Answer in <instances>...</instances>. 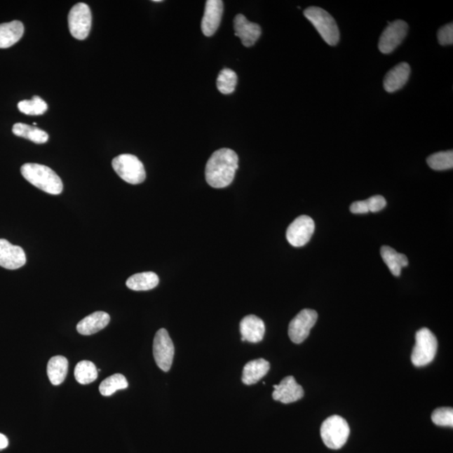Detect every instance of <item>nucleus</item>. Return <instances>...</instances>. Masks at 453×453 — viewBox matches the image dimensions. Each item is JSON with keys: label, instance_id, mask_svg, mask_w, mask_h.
Returning <instances> with one entry per match:
<instances>
[{"label": "nucleus", "instance_id": "nucleus-1", "mask_svg": "<svg viewBox=\"0 0 453 453\" xmlns=\"http://www.w3.org/2000/svg\"><path fill=\"white\" fill-rule=\"evenodd\" d=\"M238 168L237 154L233 149H220L209 158L205 170V177L209 186L224 188L233 182Z\"/></svg>", "mask_w": 453, "mask_h": 453}, {"label": "nucleus", "instance_id": "nucleus-2", "mask_svg": "<svg viewBox=\"0 0 453 453\" xmlns=\"http://www.w3.org/2000/svg\"><path fill=\"white\" fill-rule=\"evenodd\" d=\"M20 172L25 180L46 194L51 195L62 194L63 183L61 178L48 166L27 163L21 166Z\"/></svg>", "mask_w": 453, "mask_h": 453}, {"label": "nucleus", "instance_id": "nucleus-3", "mask_svg": "<svg viewBox=\"0 0 453 453\" xmlns=\"http://www.w3.org/2000/svg\"><path fill=\"white\" fill-rule=\"evenodd\" d=\"M306 18L314 25L328 45L336 46L340 39L339 29L333 17L319 7H309L304 11Z\"/></svg>", "mask_w": 453, "mask_h": 453}, {"label": "nucleus", "instance_id": "nucleus-4", "mask_svg": "<svg viewBox=\"0 0 453 453\" xmlns=\"http://www.w3.org/2000/svg\"><path fill=\"white\" fill-rule=\"evenodd\" d=\"M350 428L344 418L334 414L328 417L320 426V438L328 448L340 449L347 442Z\"/></svg>", "mask_w": 453, "mask_h": 453}, {"label": "nucleus", "instance_id": "nucleus-5", "mask_svg": "<svg viewBox=\"0 0 453 453\" xmlns=\"http://www.w3.org/2000/svg\"><path fill=\"white\" fill-rule=\"evenodd\" d=\"M438 339L428 328H421L416 333V345L412 354L414 366L423 367L433 362L438 352Z\"/></svg>", "mask_w": 453, "mask_h": 453}, {"label": "nucleus", "instance_id": "nucleus-6", "mask_svg": "<svg viewBox=\"0 0 453 453\" xmlns=\"http://www.w3.org/2000/svg\"><path fill=\"white\" fill-rule=\"evenodd\" d=\"M112 165L118 176L132 185H138L147 178L142 162L130 154H123L115 157Z\"/></svg>", "mask_w": 453, "mask_h": 453}, {"label": "nucleus", "instance_id": "nucleus-7", "mask_svg": "<svg viewBox=\"0 0 453 453\" xmlns=\"http://www.w3.org/2000/svg\"><path fill=\"white\" fill-rule=\"evenodd\" d=\"M70 33L76 39H86L92 27V13L88 4L79 3L71 8L68 15Z\"/></svg>", "mask_w": 453, "mask_h": 453}, {"label": "nucleus", "instance_id": "nucleus-8", "mask_svg": "<svg viewBox=\"0 0 453 453\" xmlns=\"http://www.w3.org/2000/svg\"><path fill=\"white\" fill-rule=\"evenodd\" d=\"M154 358L158 367L164 372L172 367L175 348L172 339L166 329L161 328L156 332L153 343Z\"/></svg>", "mask_w": 453, "mask_h": 453}, {"label": "nucleus", "instance_id": "nucleus-9", "mask_svg": "<svg viewBox=\"0 0 453 453\" xmlns=\"http://www.w3.org/2000/svg\"><path fill=\"white\" fill-rule=\"evenodd\" d=\"M318 318V313L314 310L304 309L300 311L290 323L288 334L290 340L297 344L303 343L309 337Z\"/></svg>", "mask_w": 453, "mask_h": 453}, {"label": "nucleus", "instance_id": "nucleus-10", "mask_svg": "<svg viewBox=\"0 0 453 453\" xmlns=\"http://www.w3.org/2000/svg\"><path fill=\"white\" fill-rule=\"evenodd\" d=\"M315 231L314 221L306 215L298 217L286 230V238L294 247H302L310 241Z\"/></svg>", "mask_w": 453, "mask_h": 453}, {"label": "nucleus", "instance_id": "nucleus-11", "mask_svg": "<svg viewBox=\"0 0 453 453\" xmlns=\"http://www.w3.org/2000/svg\"><path fill=\"white\" fill-rule=\"evenodd\" d=\"M408 32V25L403 20L388 24L379 38V49L384 54H390L398 47Z\"/></svg>", "mask_w": 453, "mask_h": 453}, {"label": "nucleus", "instance_id": "nucleus-12", "mask_svg": "<svg viewBox=\"0 0 453 453\" xmlns=\"http://www.w3.org/2000/svg\"><path fill=\"white\" fill-rule=\"evenodd\" d=\"M25 263L27 255L22 248L0 238V266L7 270H17L24 266Z\"/></svg>", "mask_w": 453, "mask_h": 453}, {"label": "nucleus", "instance_id": "nucleus-13", "mask_svg": "<svg viewBox=\"0 0 453 453\" xmlns=\"http://www.w3.org/2000/svg\"><path fill=\"white\" fill-rule=\"evenodd\" d=\"M273 399L283 404L296 403L304 396L303 388L298 384L293 376H288L279 384L273 386Z\"/></svg>", "mask_w": 453, "mask_h": 453}, {"label": "nucleus", "instance_id": "nucleus-14", "mask_svg": "<svg viewBox=\"0 0 453 453\" xmlns=\"http://www.w3.org/2000/svg\"><path fill=\"white\" fill-rule=\"evenodd\" d=\"M224 13V3L221 0H208L202 20L204 36L210 37L219 29Z\"/></svg>", "mask_w": 453, "mask_h": 453}, {"label": "nucleus", "instance_id": "nucleus-15", "mask_svg": "<svg viewBox=\"0 0 453 453\" xmlns=\"http://www.w3.org/2000/svg\"><path fill=\"white\" fill-rule=\"evenodd\" d=\"M235 36L241 38L242 43L250 47L256 43L262 36V28L256 23L250 22L245 15H237L234 18Z\"/></svg>", "mask_w": 453, "mask_h": 453}, {"label": "nucleus", "instance_id": "nucleus-16", "mask_svg": "<svg viewBox=\"0 0 453 453\" xmlns=\"http://www.w3.org/2000/svg\"><path fill=\"white\" fill-rule=\"evenodd\" d=\"M239 327H241L242 341L256 344L263 340L266 326L263 320L256 316L249 315L243 318Z\"/></svg>", "mask_w": 453, "mask_h": 453}, {"label": "nucleus", "instance_id": "nucleus-17", "mask_svg": "<svg viewBox=\"0 0 453 453\" xmlns=\"http://www.w3.org/2000/svg\"><path fill=\"white\" fill-rule=\"evenodd\" d=\"M410 67L407 62H401L393 67L384 80V87L388 93H395L403 88L408 82Z\"/></svg>", "mask_w": 453, "mask_h": 453}, {"label": "nucleus", "instance_id": "nucleus-18", "mask_svg": "<svg viewBox=\"0 0 453 453\" xmlns=\"http://www.w3.org/2000/svg\"><path fill=\"white\" fill-rule=\"evenodd\" d=\"M109 322L110 317L108 313L104 311H96L80 320L76 330L82 335H93L108 326Z\"/></svg>", "mask_w": 453, "mask_h": 453}, {"label": "nucleus", "instance_id": "nucleus-19", "mask_svg": "<svg viewBox=\"0 0 453 453\" xmlns=\"http://www.w3.org/2000/svg\"><path fill=\"white\" fill-rule=\"evenodd\" d=\"M24 25L18 20L0 24V48L6 49L14 46L23 36Z\"/></svg>", "mask_w": 453, "mask_h": 453}, {"label": "nucleus", "instance_id": "nucleus-20", "mask_svg": "<svg viewBox=\"0 0 453 453\" xmlns=\"http://www.w3.org/2000/svg\"><path fill=\"white\" fill-rule=\"evenodd\" d=\"M270 363L259 358L246 363L243 370L242 381L247 386H252L259 381L270 370Z\"/></svg>", "mask_w": 453, "mask_h": 453}, {"label": "nucleus", "instance_id": "nucleus-21", "mask_svg": "<svg viewBox=\"0 0 453 453\" xmlns=\"http://www.w3.org/2000/svg\"><path fill=\"white\" fill-rule=\"evenodd\" d=\"M381 257L386 264L388 270L391 271L395 276H400L401 269L407 267L409 262L407 256L398 253L394 249L388 246H383L380 250Z\"/></svg>", "mask_w": 453, "mask_h": 453}, {"label": "nucleus", "instance_id": "nucleus-22", "mask_svg": "<svg viewBox=\"0 0 453 453\" xmlns=\"http://www.w3.org/2000/svg\"><path fill=\"white\" fill-rule=\"evenodd\" d=\"M159 282V277L156 273L142 272L130 276L126 281V285L130 290L142 292L156 288Z\"/></svg>", "mask_w": 453, "mask_h": 453}, {"label": "nucleus", "instance_id": "nucleus-23", "mask_svg": "<svg viewBox=\"0 0 453 453\" xmlns=\"http://www.w3.org/2000/svg\"><path fill=\"white\" fill-rule=\"evenodd\" d=\"M68 372V361L65 357L51 358L47 365V375L53 386H59L65 380Z\"/></svg>", "mask_w": 453, "mask_h": 453}, {"label": "nucleus", "instance_id": "nucleus-24", "mask_svg": "<svg viewBox=\"0 0 453 453\" xmlns=\"http://www.w3.org/2000/svg\"><path fill=\"white\" fill-rule=\"evenodd\" d=\"M15 135L32 141L36 144H45L49 140V135L44 130L38 129L35 126L17 123L12 129Z\"/></svg>", "mask_w": 453, "mask_h": 453}, {"label": "nucleus", "instance_id": "nucleus-25", "mask_svg": "<svg viewBox=\"0 0 453 453\" xmlns=\"http://www.w3.org/2000/svg\"><path fill=\"white\" fill-rule=\"evenodd\" d=\"M74 375L79 384H91L97 379V369L93 362L81 361L75 367Z\"/></svg>", "mask_w": 453, "mask_h": 453}, {"label": "nucleus", "instance_id": "nucleus-26", "mask_svg": "<svg viewBox=\"0 0 453 453\" xmlns=\"http://www.w3.org/2000/svg\"><path fill=\"white\" fill-rule=\"evenodd\" d=\"M129 386L125 376L121 374H115L107 378L100 384V391L102 395L110 396L115 392L126 390Z\"/></svg>", "mask_w": 453, "mask_h": 453}, {"label": "nucleus", "instance_id": "nucleus-27", "mask_svg": "<svg viewBox=\"0 0 453 453\" xmlns=\"http://www.w3.org/2000/svg\"><path fill=\"white\" fill-rule=\"evenodd\" d=\"M427 164L435 170H450L453 168L452 151H441L433 154L427 158Z\"/></svg>", "mask_w": 453, "mask_h": 453}, {"label": "nucleus", "instance_id": "nucleus-28", "mask_svg": "<svg viewBox=\"0 0 453 453\" xmlns=\"http://www.w3.org/2000/svg\"><path fill=\"white\" fill-rule=\"evenodd\" d=\"M18 109L21 113L36 116V115L45 114L48 106L42 98L34 96L31 100L20 101L18 104Z\"/></svg>", "mask_w": 453, "mask_h": 453}, {"label": "nucleus", "instance_id": "nucleus-29", "mask_svg": "<svg viewBox=\"0 0 453 453\" xmlns=\"http://www.w3.org/2000/svg\"><path fill=\"white\" fill-rule=\"evenodd\" d=\"M238 82L236 72L231 69H224L220 72L217 80V87L224 94H230L234 92Z\"/></svg>", "mask_w": 453, "mask_h": 453}, {"label": "nucleus", "instance_id": "nucleus-30", "mask_svg": "<svg viewBox=\"0 0 453 453\" xmlns=\"http://www.w3.org/2000/svg\"><path fill=\"white\" fill-rule=\"evenodd\" d=\"M434 424L440 426H453V410L450 407L435 409L431 414Z\"/></svg>", "mask_w": 453, "mask_h": 453}, {"label": "nucleus", "instance_id": "nucleus-31", "mask_svg": "<svg viewBox=\"0 0 453 453\" xmlns=\"http://www.w3.org/2000/svg\"><path fill=\"white\" fill-rule=\"evenodd\" d=\"M439 43L442 46L452 45L453 43V25L452 23L444 25L438 33Z\"/></svg>", "mask_w": 453, "mask_h": 453}, {"label": "nucleus", "instance_id": "nucleus-32", "mask_svg": "<svg viewBox=\"0 0 453 453\" xmlns=\"http://www.w3.org/2000/svg\"><path fill=\"white\" fill-rule=\"evenodd\" d=\"M366 201L367 208L371 212H377L383 210L386 206V200L382 196H374Z\"/></svg>", "mask_w": 453, "mask_h": 453}, {"label": "nucleus", "instance_id": "nucleus-33", "mask_svg": "<svg viewBox=\"0 0 453 453\" xmlns=\"http://www.w3.org/2000/svg\"><path fill=\"white\" fill-rule=\"evenodd\" d=\"M350 211L354 215H365V213L370 212L366 201H357V202L353 203L350 207Z\"/></svg>", "mask_w": 453, "mask_h": 453}, {"label": "nucleus", "instance_id": "nucleus-34", "mask_svg": "<svg viewBox=\"0 0 453 453\" xmlns=\"http://www.w3.org/2000/svg\"><path fill=\"white\" fill-rule=\"evenodd\" d=\"M8 445V440L6 435L0 433V450L4 449Z\"/></svg>", "mask_w": 453, "mask_h": 453}, {"label": "nucleus", "instance_id": "nucleus-35", "mask_svg": "<svg viewBox=\"0 0 453 453\" xmlns=\"http://www.w3.org/2000/svg\"><path fill=\"white\" fill-rule=\"evenodd\" d=\"M153 2L160 3V2H162V1H161V0H154Z\"/></svg>", "mask_w": 453, "mask_h": 453}]
</instances>
